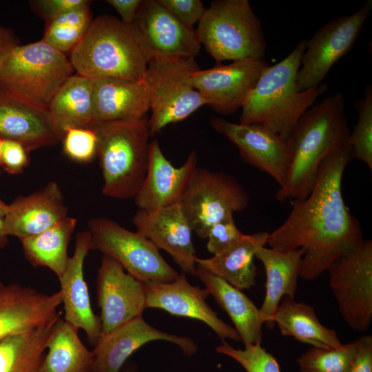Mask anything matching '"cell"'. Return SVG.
Segmentation results:
<instances>
[{
	"label": "cell",
	"mask_w": 372,
	"mask_h": 372,
	"mask_svg": "<svg viewBox=\"0 0 372 372\" xmlns=\"http://www.w3.org/2000/svg\"><path fill=\"white\" fill-rule=\"evenodd\" d=\"M168 12L185 26L194 25L203 18L206 9L200 0H158Z\"/></svg>",
	"instance_id": "ab89813d"
},
{
	"label": "cell",
	"mask_w": 372,
	"mask_h": 372,
	"mask_svg": "<svg viewBox=\"0 0 372 372\" xmlns=\"http://www.w3.org/2000/svg\"><path fill=\"white\" fill-rule=\"evenodd\" d=\"M146 286V308L163 309L171 315L203 322L222 341H240L236 329L225 322L206 302L207 290L192 285L182 272L170 282H150Z\"/></svg>",
	"instance_id": "ac0fdd59"
},
{
	"label": "cell",
	"mask_w": 372,
	"mask_h": 372,
	"mask_svg": "<svg viewBox=\"0 0 372 372\" xmlns=\"http://www.w3.org/2000/svg\"><path fill=\"white\" fill-rule=\"evenodd\" d=\"M58 318L0 341V372H43L48 340Z\"/></svg>",
	"instance_id": "d6a6232c"
},
{
	"label": "cell",
	"mask_w": 372,
	"mask_h": 372,
	"mask_svg": "<svg viewBox=\"0 0 372 372\" xmlns=\"http://www.w3.org/2000/svg\"><path fill=\"white\" fill-rule=\"evenodd\" d=\"M304 253V248L285 251L265 246L255 254L266 273V293L259 311L263 324L270 330L274 327V314L282 298L295 297Z\"/></svg>",
	"instance_id": "d4e9b609"
},
{
	"label": "cell",
	"mask_w": 372,
	"mask_h": 372,
	"mask_svg": "<svg viewBox=\"0 0 372 372\" xmlns=\"http://www.w3.org/2000/svg\"><path fill=\"white\" fill-rule=\"evenodd\" d=\"M198 167L196 151L189 154L181 166L175 167L164 155L158 142L152 141L146 176L134 198L136 205L138 209L154 210L180 204Z\"/></svg>",
	"instance_id": "ffe728a7"
},
{
	"label": "cell",
	"mask_w": 372,
	"mask_h": 372,
	"mask_svg": "<svg viewBox=\"0 0 372 372\" xmlns=\"http://www.w3.org/2000/svg\"><path fill=\"white\" fill-rule=\"evenodd\" d=\"M123 372H136V366L134 363H129L126 365Z\"/></svg>",
	"instance_id": "7dc6e473"
},
{
	"label": "cell",
	"mask_w": 372,
	"mask_h": 372,
	"mask_svg": "<svg viewBox=\"0 0 372 372\" xmlns=\"http://www.w3.org/2000/svg\"><path fill=\"white\" fill-rule=\"evenodd\" d=\"M351 159L348 142L327 155L309 194L293 200L286 220L269 233L267 245L271 248L305 249L300 277L306 280L319 277L334 260L364 240L342 192L343 174Z\"/></svg>",
	"instance_id": "6da1fadb"
},
{
	"label": "cell",
	"mask_w": 372,
	"mask_h": 372,
	"mask_svg": "<svg viewBox=\"0 0 372 372\" xmlns=\"http://www.w3.org/2000/svg\"><path fill=\"white\" fill-rule=\"evenodd\" d=\"M61 304L60 291L46 294L31 287L0 282V341L58 318Z\"/></svg>",
	"instance_id": "44dd1931"
},
{
	"label": "cell",
	"mask_w": 372,
	"mask_h": 372,
	"mask_svg": "<svg viewBox=\"0 0 372 372\" xmlns=\"http://www.w3.org/2000/svg\"><path fill=\"white\" fill-rule=\"evenodd\" d=\"M90 249L115 259L123 269L145 282H170L179 273L163 258L159 249L143 235L130 231L105 217L87 223Z\"/></svg>",
	"instance_id": "ba28073f"
},
{
	"label": "cell",
	"mask_w": 372,
	"mask_h": 372,
	"mask_svg": "<svg viewBox=\"0 0 372 372\" xmlns=\"http://www.w3.org/2000/svg\"><path fill=\"white\" fill-rule=\"evenodd\" d=\"M93 123L133 122L150 110L151 90L145 76L138 81L102 77L94 79Z\"/></svg>",
	"instance_id": "603a6c76"
},
{
	"label": "cell",
	"mask_w": 372,
	"mask_h": 372,
	"mask_svg": "<svg viewBox=\"0 0 372 372\" xmlns=\"http://www.w3.org/2000/svg\"><path fill=\"white\" fill-rule=\"evenodd\" d=\"M5 214V206L0 202V249L4 247L8 242V236L6 231L3 216Z\"/></svg>",
	"instance_id": "bcb514c9"
},
{
	"label": "cell",
	"mask_w": 372,
	"mask_h": 372,
	"mask_svg": "<svg viewBox=\"0 0 372 372\" xmlns=\"http://www.w3.org/2000/svg\"><path fill=\"white\" fill-rule=\"evenodd\" d=\"M196 32L216 64L265 57L267 44L261 23L248 0L212 1Z\"/></svg>",
	"instance_id": "52a82bcc"
},
{
	"label": "cell",
	"mask_w": 372,
	"mask_h": 372,
	"mask_svg": "<svg viewBox=\"0 0 372 372\" xmlns=\"http://www.w3.org/2000/svg\"><path fill=\"white\" fill-rule=\"evenodd\" d=\"M103 179L102 194L117 199L134 198L147 171L149 117L133 122L93 123Z\"/></svg>",
	"instance_id": "5b68a950"
},
{
	"label": "cell",
	"mask_w": 372,
	"mask_h": 372,
	"mask_svg": "<svg viewBox=\"0 0 372 372\" xmlns=\"http://www.w3.org/2000/svg\"><path fill=\"white\" fill-rule=\"evenodd\" d=\"M371 9L372 1L368 0L355 12L323 24L307 40L296 75L299 91L320 85L333 65L352 49Z\"/></svg>",
	"instance_id": "7c38bea8"
},
{
	"label": "cell",
	"mask_w": 372,
	"mask_h": 372,
	"mask_svg": "<svg viewBox=\"0 0 372 372\" xmlns=\"http://www.w3.org/2000/svg\"><path fill=\"white\" fill-rule=\"evenodd\" d=\"M0 139L18 142L28 152L59 141L48 110L19 101L1 90Z\"/></svg>",
	"instance_id": "484cf974"
},
{
	"label": "cell",
	"mask_w": 372,
	"mask_h": 372,
	"mask_svg": "<svg viewBox=\"0 0 372 372\" xmlns=\"http://www.w3.org/2000/svg\"><path fill=\"white\" fill-rule=\"evenodd\" d=\"M17 45H18L17 41L12 33L0 26V68L8 54Z\"/></svg>",
	"instance_id": "f6af8a7d"
},
{
	"label": "cell",
	"mask_w": 372,
	"mask_h": 372,
	"mask_svg": "<svg viewBox=\"0 0 372 372\" xmlns=\"http://www.w3.org/2000/svg\"><path fill=\"white\" fill-rule=\"evenodd\" d=\"M156 340L174 343L187 356L195 354L198 350L191 338L162 331L140 316L100 337L92 351L93 372H120L134 352L145 344Z\"/></svg>",
	"instance_id": "e0dca14e"
},
{
	"label": "cell",
	"mask_w": 372,
	"mask_h": 372,
	"mask_svg": "<svg viewBox=\"0 0 372 372\" xmlns=\"http://www.w3.org/2000/svg\"><path fill=\"white\" fill-rule=\"evenodd\" d=\"M249 203L247 192L233 176L198 167L180 205L193 231L206 238L214 224Z\"/></svg>",
	"instance_id": "30bf717a"
},
{
	"label": "cell",
	"mask_w": 372,
	"mask_h": 372,
	"mask_svg": "<svg viewBox=\"0 0 372 372\" xmlns=\"http://www.w3.org/2000/svg\"><path fill=\"white\" fill-rule=\"evenodd\" d=\"M32 2L37 12L47 21L91 3L87 0H39Z\"/></svg>",
	"instance_id": "b9f144b4"
},
{
	"label": "cell",
	"mask_w": 372,
	"mask_h": 372,
	"mask_svg": "<svg viewBox=\"0 0 372 372\" xmlns=\"http://www.w3.org/2000/svg\"><path fill=\"white\" fill-rule=\"evenodd\" d=\"M216 351L234 359L247 372H281L276 358L261 346V342L239 349L224 340Z\"/></svg>",
	"instance_id": "8d00e7d4"
},
{
	"label": "cell",
	"mask_w": 372,
	"mask_h": 372,
	"mask_svg": "<svg viewBox=\"0 0 372 372\" xmlns=\"http://www.w3.org/2000/svg\"><path fill=\"white\" fill-rule=\"evenodd\" d=\"M281 335L319 348H339L342 343L336 331L324 327L318 320L314 307L294 298L284 296L274 314Z\"/></svg>",
	"instance_id": "f546056e"
},
{
	"label": "cell",
	"mask_w": 372,
	"mask_h": 372,
	"mask_svg": "<svg viewBox=\"0 0 372 372\" xmlns=\"http://www.w3.org/2000/svg\"><path fill=\"white\" fill-rule=\"evenodd\" d=\"M131 26L148 67L193 61L199 54L196 30L182 24L158 0H143Z\"/></svg>",
	"instance_id": "9c48e42d"
},
{
	"label": "cell",
	"mask_w": 372,
	"mask_h": 372,
	"mask_svg": "<svg viewBox=\"0 0 372 372\" xmlns=\"http://www.w3.org/2000/svg\"><path fill=\"white\" fill-rule=\"evenodd\" d=\"M65 154L80 163L93 160L97 153V137L91 127L69 129L63 138Z\"/></svg>",
	"instance_id": "74e56055"
},
{
	"label": "cell",
	"mask_w": 372,
	"mask_h": 372,
	"mask_svg": "<svg viewBox=\"0 0 372 372\" xmlns=\"http://www.w3.org/2000/svg\"><path fill=\"white\" fill-rule=\"evenodd\" d=\"M198 69L196 61L148 67L146 79L151 90L149 125L152 136L206 105L189 81L190 73Z\"/></svg>",
	"instance_id": "4fadbf2b"
},
{
	"label": "cell",
	"mask_w": 372,
	"mask_h": 372,
	"mask_svg": "<svg viewBox=\"0 0 372 372\" xmlns=\"http://www.w3.org/2000/svg\"><path fill=\"white\" fill-rule=\"evenodd\" d=\"M48 112L59 141L69 129L90 127L93 123L92 80L76 73L72 75L52 97Z\"/></svg>",
	"instance_id": "83f0119b"
},
{
	"label": "cell",
	"mask_w": 372,
	"mask_h": 372,
	"mask_svg": "<svg viewBox=\"0 0 372 372\" xmlns=\"http://www.w3.org/2000/svg\"><path fill=\"white\" fill-rule=\"evenodd\" d=\"M268 66L265 59L218 63L207 70L199 68L192 72L189 81L206 105L218 114H231L242 107Z\"/></svg>",
	"instance_id": "5bb4252c"
},
{
	"label": "cell",
	"mask_w": 372,
	"mask_h": 372,
	"mask_svg": "<svg viewBox=\"0 0 372 372\" xmlns=\"http://www.w3.org/2000/svg\"><path fill=\"white\" fill-rule=\"evenodd\" d=\"M210 124L216 132L238 147L245 162L267 173L280 187L283 185L291 158L288 140L258 123H234L214 117Z\"/></svg>",
	"instance_id": "9a60e30c"
},
{
	"label": "cell",
	"mask_w": 372,
	"mask_h": 372,
	"mask_svg": "<svg viewBox=\"0 0 372 372\" xmlns=\"http://www.w3.org/2000/svg\"><path fill=\"white\" fill-rule=\"evenodd\" d=\"M74 70L66 55L43 40L17 45L0 68V90L19 101L48 110Z\"/></svg>",
	"instance_id": "8992f818"
},
{
	"label": "cell",
	"mask_w": 372,
	"mask_h": 372,
	"mask_svg": "<svg viewBox=\"0 0 372 372\" xmlns=\"http://www.w3.org/2000/svg\"><path fill=\"white\" fill-rule=\"evenodd\" d=\"M78 329L60 317L47 343L43 372H93L94 358L78 335Z\"/></svg>",
	"instance_id": "1f68e13d"
},
{
	"label": "cell",
	"mask_w": 372,
	"mask_h": 372,
	"mask_svg": "<svg viewBox=\"0 0 372 372\" xmlns=\"http://www.w3.org/2000/svg\"><path fill=\"white\" fill-rule=\"evenodd\" d=\"M269 232L244 234L234 245L209 258L196 257V265L225 280L240 290L256 286V267L254 258L267 245Z\"/></svg>",
	"instance_id": "f1b7e54d"
},
{
	"label": "cell",
	"mask_w": 372,
	"mask_h": 372,
	"mask_svg": "<svg viewBox=\"0 0 372 372\" xmlns=\"http://www.w3.org/2000/svg\"><path fill=\"white\" fill-rule=\"evenodd\" d=\"M350 134L341 93L324 98L304 112L288 139L291 163L276 199L285 202L305 198L315 184L322 160L347 143Z\"/></svg>",
	"instance_id": "7a4b0ae2"
},
{
	"label": "cell",
	"mask_w": 372,
	"mask_h": 372,
	"mask_svg": "<svg viewBox=\"0 0 372 372\" xmlns=\"http://www.w3.org/2000/svg\"><path fill=\"white\" fill-rule=\"evenodd\" d=\"M90 5L69 10L48 20L42 40L65 54L70 53L92 21Z\"/></svg>",
	"instance_id": "836d02e7"
},
{
	"label": "cell",
	"mask_w": 372,
	"mask_h": 372,
	"mask_svg": "<svg viewBox=\"0 0 372 372\" xmlns=\"http://www.w3.org/2000/svg\"><path fill=\"white\" fill-rule=\"evenodd\" d=\"M356 352L348 372H372V335L357 339Z\"/></svg>",
	"instance_id": "7bdbcfd3"
},
{
	"label": "cell",
	"mask_w": 372,
	"mask_h": 372,
	"mask_svg": "<svg viewBox=\"0 0 372 372\" xmlns=\"http://www.w3.org/2000/svg\"><path fill=\"white\" fill-rule=\"evenodd\" d=\"M357 340L339 348L309 347L297 359L300 372H348L355 356Z\"/></svg>",
	"instance_id": "e575fe53"
},
{
	"label": "cell",
	"mask_w": 372,
	"mask_h": 372,
	"mask_svg": "<svg viewBox=\"0 0 372 372\" xmlns=\"http://www.w3.org/2000/svg\"><path fill=\"white\" fill-rule=\"evenodd\" d=\"M1 140L0 139V166H1Z\"/></svg>",
	"instance_id": "c3c4849f"
},
{
	"label": "cell",
	"mask_w": 372,
	"mask_h": 372,
	"mask_svg": "<svg viewBox=\"0 0 372 372\" xmlns=\"http://www.w3.org/2000/svg\"><path fill=\"white\" fill-rule=\"evenodd\" d=\"M243 236L236 226L234 216H229L209 229L207 249L214 256L220 254L237 243Z\"/></svg>",
	"instance_id": "f35d334b"
},
{
	"label": "cell",
	"mask_w": 372,
	"mask_h": 372,
	"mask_svg": "<svg viewBox=\"0 0 372 372\" xmlns=\"http://www.w3.org/2000/svg\"><path fill=\"white\" fill-rule=\"evenodd\" d=\"M136 231L165 250L185 273L196 274L193 230L180 204L154 210L138 209L132 218Z\"/></svg>",
	"instance_id": "d6986e66"
},
{
	"label": "cell",
	"mask_w": 372,
	"mask_h": 372,
	"mask_svg": "<svg viewBox=\"0 0 372 372\" xmlns=\"http://www.w3.org/2000/svg\"><path fill=\"white\" fill-rule=\"evenodd\" d=\"M68 211L60 187L52 181L8 205L3 218L6 231L21 240L55 225L68 216Z\"/></svg>",
	"instance_id": "cb8c5ba5"
},
{
	"label": "cell",
	"mask_w": 372,
	"mask_h": 372,
	"mask_svg": "<svg viewBox=\"0 0 372 372\" xmlns=\"http://www.w3.org/2000/svg\"><path fill=\"white\" fill-rule=\"evenodd\" d=\"M76 225V218L66 216L43 232L21 240L27 260L34 267H48L61 278L70 259L68 247Z\"/></svg>",
	"instance_id": "4dcf8cb0"
},
{
	"label": "cell",
	"mask_w": 372,
	"mask_h": 372,
	"mask_svg": "<svg viewBox=\"0 0 372 372\" xmlns=\"http://www.w3.org/2000/svg\"><path fill=\"white\" fill-rule=\"evenodd\" d=\"M358 121L348 138L351 158L372 169V86L367 85L364 97L356 101Z\"/></svg>",
	"instance_id": "d590c367"
},
{
	"label": "cell",
	"mask_w": 372,
	"mask_h": 372,
	"mask_svg": "<svg viewBox=\"0 0 372 372\" xmlns=\"http://www.w3.org/2000/svg\"><path fill=\"white\" fill-rule=\"evenodd\" d=\"M227 313L245 346L261 342L263 322L259 309L242 290L196 265V274Z\"/></svg>",
	"instance_id": "4316f807"
},
{
	"label": "cell",
	"mask_w": 372,
	"mask_h": 372,
	"mask_svg": "<svg viewBox=\"0 0 372 372\" xmlns=\"http://www.w3.org/2000/svg\"><path fill=\"white\" fill-rule=\"evenodd\" d=\"M143 0H108L110 4L120 14L121 21L131 25L136 15Z\"/></svg>",
	"instance_id": "ee69618b"
},
{
	"label": "cell",
	"mask_w": 372,
	"mask_h": 372,
	"mask_svg": "<svg viewBox=\"0 0 372 372\" xmlns=\"http://www.w3.org/2000/svg\"><path fill=\"white\" fill-rule=\"evenodd\" d=\"M329 286L347 324L357 332L367 331L372 322V241L334 260L327 270Z\"/></svg>",
	"instance_id": "8fae6325"
},
{
	"label": "cell",
	"mask_w": 372,
	"mask_h": 372,
	"mask_svg": "<svg viewBox=\"0 0 372 372\" xmlns=\"http://www.w3.org/2000/svg\"><path fill=\"white\" fill-rule=\"evenodd\" d=\"M74 253L67 267L59 278L61 285L64 320L85 331L88 342L94 347L101 335V321L92 308L87 283L84 278L83 265L90 249L88 230L78 233Z\"/></svg>",
	"instance_id": "7402d4cb"
},
{
	"label": "cell",
	"mask_w": 372,
	"mask_h": 372,
	"mask_svg": "<svg viewBox=\"0 0 372 372\" xmlns=\"http://www.w3.org/2000/svg\"><path fill=\"white\" fill-rule=\"evenodd\" d=\"M307 40L300 41L290 54L261 74L242 105L241 124H261L288 140L301 116L327 91V84L299 91L296 75Z\"/></svg>",
	"instance_id": "3957f363"
},
{
	"label": "cell",
	"mask_w": 372,
	"mask_h": 372,
	"mask_svg": "<svg viewBox=\"0 0 372 372\" xmlns=\"http://www.w3.org/2000/svg\"><path fill=\"white\" fill-rule=\"evenodd\" d=\"M69 60L76 74L91 79L138 81L148 68L131 25L107 14L92 21Z\"/></svg>",
	"instance_id": "277c9868"
},
{
	"label": "cell",
	"mask_w": 372,
	"mask_h": 372,
	"mask_svg": "<svg viewBox=\"0 0 372 372\" xmlns=\"http://www.w3.org/2000/svg\"><path fill=\"white\" fill-rule=\"evenodd\" d=\"M28 151L19 143L2 139L1 142V165L11 174L23 172L29 163Z\"/></svg>",
	"instance_id": "60d3db41"
},
{
	"label": "cell",
	"mask_w": 372,
	"mask_h": 372,
	"mask_svg": "<svg viewBox=\"0 0 372 372\" xmlns=\"http://www.w3.org/2000/svg\"><path fill=\"white\" fill-rule=\"evenodd\" d=\"M96 283L101 335L142 316L146 309L145 283L125 272L115 259L103 255Z\"/></svg>",
	"instance_id": "2e32d148"
}]
</instances>
